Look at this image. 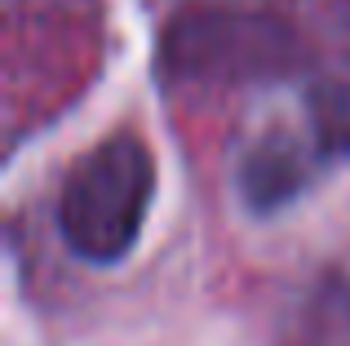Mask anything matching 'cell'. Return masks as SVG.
I'll use <instances>...</instances> for the list:
<instances>
[{
	"label": "cell",
	"instance_id": "1",
	"mask_svg": "<svg viewBox=\"0 0 350 346\" xmlns=\"http://www.w3.org/2000/svg\"><path fill=\"white\" fill-rule=\"evenodd\" d=\"M155 191V160L133 133L98 142L76 169L58 200L62 240L85 262H120L133 249Z\"/></svg>",
	"mask_w": 350,
	"mask_h": 346
}]
</instances>
